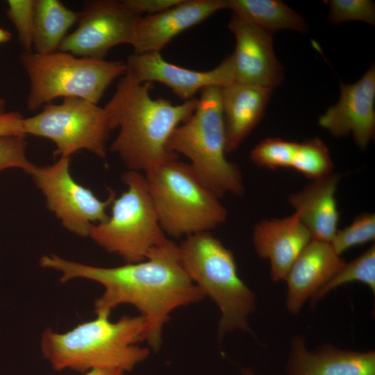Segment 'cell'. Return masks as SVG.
<instances>
[{
  "label": "cell",
  "mask_w": 375,
  "mask_h": 375,
  "mask_svg": "<svg viewBox=\"0 0 375 375\" xmlns=\"http://www.w3.org/2000/svg\"><path fill=\"white\" fill-rule=\"evenodd\" d=\"M161 228L179 238L224 223L226 209L189 164L171 158L144 173Z\"/></svg>",
  "instance_id": "5b68a950"
},
{
  "label": "cell",
  "mask_w": 375,
  "mask_h": 375,
  "mask_svg": "<svg viewBox=\"0 0 375 375\" xmlns=\"http://www.w3.org/2000/svg\"><path fill=\"white\" fill-rule=\"evenodd\" d=\"M124 372L119 369H96L84 373V375H124Z\"/></svg>",
  "instance_id": "1f68e13d"
},
{
  "label": "cell",
  "mask_w": 375,
  "mask_h": 375,
  "mask_svg": "<svg viewBox=\"0 0 375 375\" xmlns=\"http://www.w3.org/2000/svg\"><path fill=\"white\" fill-rule=\"evenodd\" d=\"M333 167L328 149L319 138L297 143L291 168L313 181L333 173Z\"/></svg>",
  "instance_id": "cb8c5ba5"
},
{
  "label": "cell",
  "mask_w": 375,
  "mask_h": 375,
  "mask_svg": "<svg viewBox=\"0 0 375 375\" xmlns=\"http://www.w3.org/2000/svg\"><path fill=\"white\" fill-rule=\"evenodd\" d=\"M7 15L15 26L19 42L26 52L33 49L34 0L7 1Z\"/></svg>",
  "instance_id": "83f0119b"
},
{
  "label": "cell",
  "mask_w": 375,
  "mask_h": 375,
  "mask_svg": "<svg viewBox=\"0 0 375 375\" xmlns=\"http://www.w3.org/2000/svg\"><path fill=\"white\" fill-rule=\"evenodd\" d=\"M233 14L272 33L281 29L299 33L308 26L301 15L279 0H225Z\"/></svg>",
  "instance_id": "7402d4cb"
},
{
  "label": "cell",
  "mask_w": 375,
  "mask_h": 375,
  "mask_svg": "<svg viewBox=\"0 0 375 375\" xmlns=\"http://www.w3.org/2000/svg\"><path fill=\"white\" fill-rule=\"evenodd\" d=\"M147 324L142 316H124L111 322L97 315L71 330L58 333L46 328L41 337L43 356L53 369L85 373L92 369L132 370L144 361L149 349L139 346L146 340Z\"/></svg>",
  "instance_id": "3957f363"
},
{
  "label": "cell",
  "mask_w": 375,
  "mask_h": 375,
  "mask_svg": "<svg viewBox=\"0 0 375 375\" xmlns=\"http://www.w3.org/2000/svg\"><path fill=\"white\" fill-rule=\"evenodd\" d=\"M339 178L338 174L332 173L313 180L288 197L289 203L312 240L331 242L338 230L340 212L335 193Z\"/></svg>",
  "instance_id": "d6986e66"
},
{
  "label": "cell",
  "mask_w": 375,
  "mask_h": 375,
  "mask_svg": "<svg viewBox=\"0 0 375 375\" xmlns=\"http://www.w3.org/2000/svg\"><path fill=\"white\" fill-rule=\"evenodd\" d=\"M358 281L375 292V246L373 244L351 262L345 265L310 299L312 306L328 292L344 284Z\"/></svg>",
  "instance_id": "603a6c76"
},
{
  "label": "cell",
  "mask_w": 375,
  "mask_h": 375,
  "mask_svg": "<svg viewBox=\"0 0 375 375\" xmlns=\"http://www.w3.org/2000/svg\"><path fill=\"white\" fill-rule=\"evenodd\" d=\"M272 90L233 83L221 88L226 152L236 150L262 119Z\"/></svg>",
  "instance_id": "ffe728a7"
},
{
  "label": "cell",
  "mask_w": 375,
  "mask_h": 375,
  "mask_svg": "<svg viewBox=\"0 0 375 375\" xmlns=\"http://www.w3.org/2000/svg\"><path fill=\"white\" fill-rule=\"evenodd\" d=\"M6 102L3 99L0 97V112H4Z\"/></svg>",
  "instance_id": "836d02e7"
},
{
  "label": "cell",
  "mask_w": 375,
  "mask_h": 375,
  "mask_svg": "<svg viewBox=\"0 0 375 375\" xmlns=\"http://www.w3.org/2000/svg\"><path fill=\"white\" fill-rule=\"evenodd\" d=\"M287 375H375V352H358L323 344L309 351L294 337L286 365Z\"/></svg>",
  "instance_id": "ac0fdd59"
},
{
  "label": "cell",
  "mask_w": 375,
  "mask_h": 375,
  "mask_svg": "<svg viewBox=\"0 0 375 375\" xmlns=\"http://www.w3.org/2000/svg\"><path fill=\"white\" fill-rule=\"evenodd\" d=\"M33 49L38 54L58 51L68 30L78 22L75 12L58 0H34Z\"/></svg>",
  "instance_id": "44dd1931"
},
{
  "label": "cell",
  "mask_w": 375,
  "mask_h": 375,
  "mask_svg": "<svg viewBox=\"0 0 375 375\" xmlns=\"http://www.w3.org/2000/svg\"><path fill=\"white\" fill-rule=\"evenodd\" d=\"M23 131L51 140L55 155L70 158L79 150L106 158V143L112 131L104 108L75 97L63 99L60 104L47 103L38 114L22 122Z\"/></svg>",
  "instance_id": "9c48e42d"
},
{
  "label": "cell",
  "mask_w": 375,
  "mask_h": 375,
  "mask_svg": "<svg viewBox=\"0 0 375 375\" xmlns=\"http://www.w3.org/2000/svg\"><path fill=\"white\" fill-rule=\"evenodd\" d=\"M345 263L330 242L311 240L295 260L285 279L288 285V311L298 313L304 303Z\"/></svg>",
  "instance_id": "e0dca14e"
},
{
  "label": "cell",
  "mask_w": 375,
  "mask_h": 375,
  "mask_svg": "<svg viewBox=\"0 0 375 375\" xmlns=\"http://www.w3.org/2000/svg\"><path fill=\"white\" fill-rule=\"evenodd\" d=\"M33 165L26 156L25 136L9 135L0 138V170L19 168L28 174Z\"/></svg>",
  "instance_id": "f1b7e54d"
},
{
  "label": "cell",
  "mask_w": 375,
  "mask_h": 375,
  "mask_svg": "<svg viewBox=\"0 0 375 375\" xmlns=\"http://www.w3.org/2000/svg\"><path fill=\"white\" fill-rule=\"evenodd\" d=\"M235 38L230 55L234 82L273 90L283 81V69L273 48L271 33L233 14L228 24Z\"/></svg>",
  "instance_id": "7c38bea8"
},
{
  "label": "cell",
  "mask_w": 375,
  "mask_h": 375,
  "mask_svg": "<svg viewBox=\"0 0 375 375\" xmlns=\"http://www.w3.org/2000/svg\"><path fill=\"white\" fill-rule=\"evenodd\" d=\"M183 0H124V4L134 13L139 15L146 13V15H155L165 11L177 5Z\"/></svg>",
  "instance_id": "f546056e"
},
{
  "label": "cell",
  "mask_w": 375,
  "mask_h": 375,
  "mask_svg": "<svg viewBox=\"0 0 375 375\" xmlns=\"http://www.w3.org/2000/svg\"><path fill=\"white\" fill-rule=\"evenodd\" d=\"M28 174L44 196L48 208L69 231L89 237L93 225L108 219L106 209L116 197L115 192L102 201L79 184L70 173V158L60 157L46 166L33 164Z\"/></svg>",
  "instance_id": "30bf717a"
},
{
  "label": "cell",
  "mask_w": 375,
  "mask_h": 375,
  "mask_svg": "<svg viewBox=\"0 0 375 375\" xmlns=\"http://www.w3.org/2000/svg\"><path fill=\"white\" fill-rule=\"evenodd\" d=\"M311 236L296 212L283 217L264 219L254 226L252 240L260 258L268 259L274 281L285 280Z\"/></svg>",
  "instance_id": "2e32d148"
},
{
  "label": "cell",
  "mask_w": 375,
  "mask_h": 375,
  "mask_svg": "<svg viewBox=\"0 0 375 375\" xmlns=\"http://www.w3.org/2000/svg\"><path fill=\"white\" fill-rule=\"evenodd\" d=\"M127 70L138 82H158L169 88L181 99L208 86L226 87L234 83L230 55L215 68L200 72L179 67L165 60L160 52L132 53L126 62Z\"/></svg>",
  "instance_id": "5bb4252c"
},
{
  "label": "cell",
  "mask_w": 375,
  "mask_h": 375,
  "mask_svg": "<svg viewBox=\"0 0 375 375\" xmlns=\"http://www.w3.org/2000/svg\"><path fill=\"white\" fill-rule=\"evenodd\" d=\"M297 143L278 138H265L251 151L250 160L258 167L270 169L290 167Z\"/></svg>",
  "instance_id": "d4e9b609"
},
{
  "label": "cell",
  "mask_w": 375,
  "mask_h": 375,
  "mask_svg": "<svg viewBox=\"0 0 375 375\" xmlns=\"http://www.w3.org/2000/svg\"><path fill=\"white\" fill-rule=\"evenodd\" d=\"M375 238V215L364 212L345 228L338 230L331 244L340 256L348 249L372 242Z\"/></svg>",
  "instance_id": "484cf974"
},
{
  "label": "cell",
  "mask_w": 375,
  "mask_h": 375,
  "mask_svg": "<svg viewBox=\"0 0 375 375\" xmlns=\"http://www.w3.org/2000/svg\"><path fill=\"white\" fill-rule=\"evenodd\" d=\"M224 8L225 0H183L161 12L139 15L130 42L133 53H160L176 36Z\"/></svg>",
  "instance_id": "9a60e30c"
},
{
  "label": "cell",
  "mask_w": 375,
  "mask_h": 375,
  "mask_svg": "<svg viewBox=\"0 0 375 375\" xmlns=\"http://www.w3.org/2000/svg\"><path fill=\"white\" fill-rule=\"evenodd\" d=\"M178 246L189 276L219 308V338L235 329L251 332L256 296L240 277L232 251L210 231L189 235Z\"/></svg>",
  "instance_id": "8992f818"
},
{
  "label": "cell",
  "mask_w": 375,
  "mask_h": 375,
  "mask_svg": "<svg viewBox=\"0 0 375 375\" xmlns=\"http://www.w3.org/2000/svg\"><path fill=\"white\" fill-rule=\"evenodd\" d=\"M11 37L12 35L8 31L0 28V44L8 42Z\"/></svg>",
  "instance_id": "d6a6232c"
},
{
  "label": "cell",
  "mask_w": 375,
  "mask_h": 375,
  "mask_svg": "<svg viewBox=\"0 0 375 375\" xmlns=\"http://www.w3.org/2000/svg\"><path fill=\"white\" fill-rule=\"evenodd\" d=\"M138 16L123 1H87L80 12L76 28L67 35L58 51L104 59L114 47L130 44Z\"/></svg>",
  "instance_id": "8fae6325"
},
{
  "label": "cell",
  "mask_w": 375,
  "mask_h": 375,
  "mask_svg": "<svg viewBox=\"0 0 375 375\" xmlns=\"http://www.w3.org/2000/svg\"><path fill=\"white\" fill-rule=\"evenodd\" d=\"M221 88L208 86L201 90L195 110L174 130L167 143V150L186 157L197 176L219 199L244 192L238 166L226 158Z\"/></svg>",
  "instance_id": "277c9868"
},
{
  "label": "cell",
  "mask_w": 375,
  "mask_h": 375,
  "mask_svg": "<svg viewBox=\"0 0 375 375\" xmlns=\"http://www.w3.org/2000/svg\"><path fill=\"white\" fill-rule=\"evenodd\" d=\"M126 190L115 197L108 219L92 226L89 237L126 263L144 260L167 238L162 231L144 174L128 170L122 177Z\"/></svg>",
  "instance_id": "ba28073f"
},
{
  "label": "cell",
  "mask_w": 375,
  "mask_h": 375,
  "mask_svg": "<svg viewBox=\"0 0 375 375\" xmlns=\"http://www.w3.org/2000/svg\"><path fill=\"white\" fill-rule=\"evenodd\" d=\"M41 267L59 272L60 282L85 278L101 284L104 291L95 300L97 315L109 316L119 305L135 307L147 324L146 340L159 349L162 332L176 308L202 300L205 295L189 276L178 246L167 238L144 260L114 267L85 265L56 254L40 259Z\"/></svg>",
  "instance_id": "6da1fadb"
},
{
  "label": "cell",
  "mask_w": 375,
  "mask_h": 375,
  "mask_svg": "<svg viewBox=\"0 0 375 375\" xmlns=\"http://www.w3.org/2000/svg\"><path fill=\"white\" fill-rule=\"evenodd\" d=\"M23 119L17 112H0V138L9 135L26 136L22 126Z\"/></svg>",
  "instance_id": "4dcf8cb0"
},
{
  "label": "cell",
  "mask_w": 375,
  "mask_h": 375,
  "mask_svg": "<svg viewBox=\"0 0 375 375\" xmlns=\"http://www.w3.org/2000/svg\"><path fill=\"white\" fill-rule=\"evenodd\" d=\"M20 62L30 82L27 108L31 111L57 98H80L98 104L106 88L127 70L122 60L76 57L61 51H24Z\"/></svg>",
  "instance_id": "52a82bcc"
},
{
  "label": "cell",
  "mask_w": 375,
  "mask_h": 375,
  "mask_svg": "<svg viewBox=\"0 0 375 375\" xmlns=\"http://www.w3.org/2000/svg\"><path fill=\"white\" fill-rule=\"evenodd\" d=\"M375 67L372 65L353 84H340L338 101L322 115L319 125L335 138L352 133L356 145L365 149L375 133Z\"/></svg>",
  "instance_id": "4fadbf2b"
},
{
  "label": "cell",
  "mask_w": 375,
  "mask_h": 375,
  "mask_svg": "<svg viewBox=\"0 0 375 375\" xmlns=\"http://www.w3.org/2000/svg\"><path fill=\"white\" fill-rule=\"evenodd\" d=\"M242 374L243 375H255L253 372L249 369H244L242 370Z\"/></svg>",
  "instance_id": "e575fe53"
},
{
  "label": "cell",
  "mask_w": 375,
  "mask_h": 375,
  "mask_svg": "<svg viewBox=\"0 0 375 375\" xmlns=\"http://www.w3.org/2000/svg\"><path fill=\"white\" fill-rule=\"evenodd\" d=\"M151 88V83H140L126 72L104 107L111 128L119 129L110 151L119 156L128 170L142 174L178 156L167 150V143L198 103L196 98L177 105L161 97L154 99Z\"/></svg>",
  "instance_id": "7a4b0ae2"
},
{
  "label": "cell",
  "mask_w": 375,
  "mask_h": 375,
  "mask_svg": "<svg viewBox=\"0 0 375 375\" xmlns=\"http://www.w3.org/2000/svg\"><path fill=\"white\" fill-rule=\"evenodd\" d=\"M328 4V22L332 24L353 20L375 24V4L372 1L331 0Z\"/></svg>",
  "instance_id": "4316f807"
}]
</instances>
